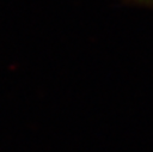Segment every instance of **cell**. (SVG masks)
Masks as SVG:
<instances>
[{"label": "cell", "instance_id": "obj_1", "mask_svg": "<svg viewBox=\"0 0 153 152\" xmlns=\"http://www.w3.org/2000/svg\"><path fill=\"white\" fill-rule=\"evenodd\" d=\"M126 5H131V6H139V7H145V8H152L153 10V0H121Z\"/></svg>", "mask_w": 153, "mask_h": 152}]
</instances>
